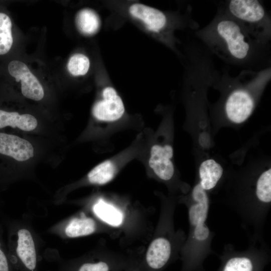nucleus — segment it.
<instances>
[{"mask_svg":"<svg viewBox=\"0 0 271 271\" xmlns=\"http://www.w3.org/2000/svg\"><path fill=\"white\" fill-rule=\"evenodd\" d=\"M12 27L10 17L5 13H0V55L7 53L12 46Z\"/></svg>","mask_w":271,"mask_h":271,"instance_id":"18","label":"nucleus"},{"mask_svg":"<svg viewBox=\"0 0 271 271\" xmlns=\"http://www.w3.org/2000/svg\"><path fill=\"white\" fill-rule=\"evenodd\" d=\"M124 111L123 102L116 90L106 86L102 91V99L94 104L92 113L98 120L110 122L120 118Z\"/></svg>","mask_w":271,"mask_h":271,"instance_id":"7","label":"nucleus"},{"mask_svg":"<svg viewBox=\"0 0 271 271\" xmlns=\"http://www.w3.org/2000/svg\"><path fill=\"white\" fill-rule=\"evenodd\" d=\"M95 214L100 219L114 226L120 225L123 216L120 212L112 206L102 201H99L93 207Z\"/></svg>","mask_w":271,"mask_h":271,"instance_id":"17","label":"nucleus"},{"mask_svg":"<svg viewBox=\"0 0 271 271\" xmlns=\"http://www.w3.org/2000/svg\"><path fill=\"white\" fill-rule=\"evenodd\" d=\"M223 173V168L216 161L211 159L204 160L199 168L198 183L204 190H211L216 186Z\"/></svg>","mask_w":271,"mask_h":271,"instance_id":"11","label":"nucleus"},{"mask_svg":"<svg viewBox=\"0 0 271 271\" xmlns=\"http://www.w3.org/2000/svg\"><path fill=\"white\" fill-rule=\"evenodd\" d=\"M115 167L110 161H105L95 167L88 174L89 182L93 184L103 185L114 176Z\"/></svg>","mask_w":271,"mask_h":271,"instance_id":"16","label":"nucleus"},{"mask_svg":"<svg viewBox=\"0 0 271 271\" xmlns=\"http://www.w3.org/2000/svg\"><path fill=\"white\" fill-rule=\"evenodd\" d=\"M270 79L271 66L258 71L241 70L235 76L228 69L220 71L213 86L222 92L221 106L226 117L235 123L245 121Z\"/></svg>","mask_w":271,"mask_h":271,"instance_id":"2","label":"nucleus"},{"mask_svg":"<svg viewBox=\"0 0 271 271\" xmlns=\"http://www.w3.org/2000/svg\"><path fill=\"white\" fill-rule=\"evenodd\" d=\"M172 252V245L169 239L158 237L150 244L146 256L148 265L153 269L163 267L169 260Z\"/></svg>","mask_w":271,"mask_h":271,"instance_id":"10","label":"nucleus"},{"mask_svg":"<svg viewBox=\"0 0 271 271\" xmlns=\"http://www.w3.org/2000/svg\"><path fill=\"white\" fill-rule=\"evenodd\" d=\"M214 56L242 70L271 66L270 45L257 40L220 6L212 21L193 32Z\"/></svg>","mask_w":271,"mask_h":271,"instance_id":"1","label":"nucleus"},{"mask_svg":"<svg viewBox=\"0 0 271 271\" xmlns=\"http://www.w3.org/2000/svg\"><path fill=\"white\" fill-rule=\"evenodd\" d=\"M173 156V149L170 145H154L151 148L149 166L163 180H169L174 175V167L171 161Z\"/></svg>","mask_w":271,"mask_h":271,"instance_id":"9","label":"nucleus"},{"mask_svg":"<svg viewBox=\"0 0 271 271\" xmlns=\"http://www.w3.org/2000/svg\"><path fill=\"white\" fill-rule=\"evenodd\" d=\"M255 195L261 208H269L271 202V169L263 171L258 177L255 188Z\"/></svg>","mask_w":271,"mask_h":271,"instance_id":"14","label":"nucleus"},{"mask_svg":"<svg viewBox=\"0 0 271 271\" xmlns=\"http://www.w3.org/2000/svg\"><path fill=\"white\" fill-rule=\"evenodd\" d=\"M252 37L270 44L271 18L262 3L258 0H229L221 6Z\"/></svg>","mask_w":271,"mask_h":271,"instance_id":"4","label":"nucleus"},{"mask_svg":"<svg viewBox=\"0 0 271 271\" xmlns=\"http://www.w3.org/2000/svg\"><path fill=\"white\" fill-rule=\"evenodd\" d=\"M37 125V119L31 114H20L17 112L0 109V129L11 127L31 131L35 129Z\"/></svg>","mask_w":271,"mask_h":271,"instance_id":"12","label":"nucleus"},{"mask_svg":"<svg viewBox=\"0 0 271 271\" xmlns=\"http://www.w3.org/2000/svg\"><path fill=\"white\" fill-rule=\"evenodd\" d=\"M128 17L143 28L158 41L172 50L181 59L182 42L176 37L177 30L194 31L199 25L193 17V8L188 5L184 12L164 11L140 3H133L127 6Z\"/></svg>","mask_w":271,"mask_h":271,"instance_id":"3","label":"nucleus"},{"mask_svg":"<svg viewBox=\"0 0 271 271\" xmlns=\"http://www.w3.org/2000/svg\"><path fill=\"white\" fill-rule=\"evenodd\" d=\"M96 230V223L89 217L75 218L71 220L64 229L68 237L75 238L93 233Z\"/></svg>","mask_w":271,"mask_h":271,"instance_id":"15","label":"nucleus"},{"mask_svg":"<svg viewBox=\"0 0 271 271\" xmlns=\"http://www.w3.org/2000/svg\"><path fill=\"white\" fill-rule=\"evenodd\" d=\"M191 197L188 211L191 231L189 248L192 251L210 249L212 236L206 223L209 209L208 195L197 183L192 189Z\"/></svg>","mask_w":271,"mask_h":271,"instance_id":"6","label":"nucleus"},{"mask_svg":"<svg viewBox=\"0 0 271 271\" xmlns=\"http://www.w3.org/2000/svg\"><path fill=\"white\" fill-rule=\"evenodd\" d=\"M253 263L249 257L236 256L227 260L223 271H253Z\"/></svg>","mask_w":271,"mask_h":271,"instance_id":"20","label":"nucleus"},{"mask_svg":"<svg viewBox=\"0 0 271 271\" xmlns=\"http://www.w3.org/2000/svg\"><path fill=\"white\" fill-rule=\"evenodd\" d=\"M90 65L89 59L82 53L73 55L69 59L67 69L74 76H84L87 73Z\"/></svg>","mask_w":271,"mask_h":271,"instance_id":"19","label":"nucleus"},{"mask_svg":"<svg viewBox=\"0 0 271 271\" xmlns=\"http://www.w3.org/2000/svg\"><path fill=\"white\" fill-rule=\"evenodd\" d=\"M75 23L78 32L87 37L96 34L101 25L99 15L94 10L88 8L82 9L77 13Z\"/></svg>","mask_w":271,"mask_h":271,"instance_id":"13","label":"nucleus"},{"mask_svg":"<svg viewBox=\"0 0 271 271\" xmlns=\"http://www.w3.org/2000/svg\"><path fill=\"white\" fill-rule=\"evenodd\" d=\"M7 253L13 271H38V256L34 236L22 223L8 227Z\"/></svg>","mask_w":271,"mask_h":271,"instance_id":"5","label":"nucleus"},{"mask_svg":"<svg viewBox=\"0 0 271 271\" xmlns=\"http://www.w3.org/2000/svg\"><path fill=\"white\" fill-rule=\"evenodd\" d=\"M3 234V228L0 224V271H13Z\"/></svg>","mask_w":271,"mask_h":271,"instance_id":"21","label":"nucleus"},{"mask_svg":"<svg viewBox=\"0 0 271 271\" xmlns=\"http://www.w3.org/2000/svg\"><path fill=\"white\" fill-rule=\"evenodd\" d=\"M8 71L16 81H21V91L25 97L35 101L43 99L42 85L26 64L18 60L12 61L8 65Z\"/></svg>","mask_w":271,"mask_h":271,"instance_id":"8","label":"nucleus"},{"mask_svg":"<svg viewBox=\"0 0 271 271\" xmlns=\"http://www.w3.org/2000/svg\"><path fill=\"white\" fill-rule=\"evenodd\" d=\"M108 264L104 261L85 262L81 264L77 271H108Z\"/></svg>","mask_w":271,"mask_h":271,"instance_id":"22","label":"nucleus"}]
</instances>
